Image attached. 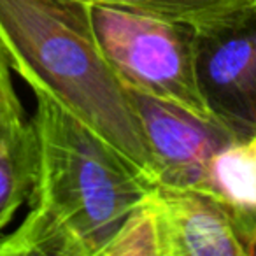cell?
Wrapping results in <instances>:
<instances>
[{
	"label": "cell",
	"mask_w": 256,
	"mask_h": 256,
	"mask_svg": "<svg viewBox=\"0 0 256 256\" xmlns=\"http://www.w3.org/2000/svg\"><path fill=\"white\" fill-rule=\"evenodd\" d=\"M196 81L207 109L237 140L256 132V11L196 30Z\"/></svg>",
	"instance_id": "4"
},
{
	"label": "cell",
	"mask_w": 256,
	"mask_h": 256,
	"mask_svg": "<svg viewBox=\"0 0 256 256\" xmlns=\"http://www.w3.org/2000/svg\"><path fill=\"white\" fill-rule=\"evenodd\" d=\"M181 22L196 30L214 28L256 11L254 0H84Z\"/></svg>",
	"instance_id": "9"
},
{
	"label": "cell",
	"mask_w": 256,
	"mask_h": 256,
	"mask_svg": "<svg viewBox=\"0 0 256 256\" xmlns=\"http://www.w3.org/2000/svg\"><path fill=\"white\" fill-rule=\"evenodd\" d=\"M92 20L102 51L128 88L214 120L196 81L195 26L100 4L92 6Z\"/></svg>",
	"instance_id": "3"
},
{
	"label": "cell",
	"mask_w": 256,
	"mask_h": 256,
	"mask_svg": "<svg viewBox=\"0 0 256 256\" xmlns=\"http://www.w3.org/2000/svg\"><path fill=\"white\" fill-rule=\"evenodd\" d=\"M164 256H248L226 207L200 190L154 186Z\"/></svg>",
	"instance_id": "6"
},
{
	"label": "cell",
	"mask_w": 256,
	"mask_h": 256,
	"mask_svg": "<svg viewBox=\"0 0 256 256\" xmlns=\"http://www.w3.org/2000/svg\"><path fill=\"white\" fill-rule=\"evenodd\" d=\"M254 4H256V0H254Z\"/></svg>",
	"instance_id": "12"
},
{
	"label": "cell",
	"mask_w": 256,
	"mask_h": 256,
	"mask_svg": "<svg viewBox=\"0 0 256 256\" xmlns=\"http://www.w3.org/2000/svg\"><path fill=\"white\" fill-rule=\"evenodd\" d=\"M0 48L36 95L53 100L154 184L139 112L96 39L92 4L0 0Z\"/></svg>",
	"instance_id": "2"
},
{
	"label": "cell",
	"mask_w": 256,
	"mask_h": 256,
	"mask_svg": "<svg viewBox=\"0 0 256 256\" xmlns=\"http://www.w3.org/2000/svg\"><path fill=\"white\" fill-rule=\"evenodd\" d=\"M206 193L230 212L248 256L256 254V132L216 154Z\"/></svg>",
	"instance_id": "7"
},
{
	"label": "cell",
	"mask_w": 256,
	"mask_h": 256,
	"mask_svg": "<svg viewBox=\"0 0 256 256\" xmlns=\"http://www.w3.org/2000/svg\"><path fill=\"white\" fill-rule=\"evenodd\" d=\"M20 118H25V110L14 90L11 67L0 48V124L20 120Z\"/></svg>",
	"instance_id": "11"
},
{
	"label": "cell",
	"mask_w": 256,
	"mask_h": 256,
	"mask_svg": "<svg viewBox=\"0 0 256 256\" xmlns=\"http://www.w3.org/2000/svg\"><path fill=\"white\" fill-rule=\"evenodd\" d=\"M39 144L32 120L0 124V235L32 195Z\"/></svg>",
	"instance_id": "8"
},
{
	"label": "cell",
	"mask_w": 256,
	"mask_h": 256,
	"mask_svg": "<svg viewBox=\"0 0 256 256\" xmlns=\"http://www.w3.org/2000/svg\"><path fill=\"white\" fill-rule=\"evenodd\" d=\"M130 95L144 128L154 186L206 192L212 160L237 139L214 120L142 92L130 90Z\"/></svg>",
	"instance_id": "5"
},
{
	"label": "cell",
	"mask_w": 256,
	"mask_h": 256,
	"mask_svg": "<svg viewBox=\"0 0 256 256\" xmlns=\"http://www.w3.org/2000/svg\"><path fill=\"white\" fill-rule=\"evenodd\" d=\"M102 256H164L162 228L153 193L126 218Z\"/></svg>",
	"instance_id": "10"
},
{
	"label": "cell",
	"mask_w": 256,
	"mask_h": 256,
	"mask_svg": "<svg viewBox=\"0 0 256 256\" xmlns=\"http://www.w3.org/2000/svg\"><path fill=\"white\" fill-rule=\"evenodd\" d=\"M36 98L37 179L28 212L0 235V256H102L154 184L53 100Z\"/></svg>",
	"instance_id": "1"
}]
</instances>
